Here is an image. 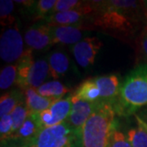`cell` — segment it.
<instances>
[{
  "label": "cell",
  "mask_w": 147,
  "mask_h": 147,
  "mask_svg": "<svg viewBox=\"0 0 147 147\" xmlns=\"http://www.w3.org/2000/svg\"><path fill=\"white\" fill-rule=\"evenodd\" d=\"M93 13L89 21L102 30L119 35H131L142 18V3L137 1H92Z\"/></svg>",
  "instance_id": "obj_1"
},
{
  "label": "cell",
  "mask_w": 147,
  "mask_h": 147,
  "mask_svg": "<svg viewBox=\"0 0 147 147\" xmlns=\"http://www.w3.org/2000/svg\"><path fill=\"white\" fill-rule=\"evenodd\" d=\"M112 105L119 116L131 115L147 105V65H141L128 73Z\"/></svg>",
  "instance_id": "obj_2"
},
{
  "label": "cell",
  "mask_w": 147,
  "mask_h": 147,
  "mask_svg": "<svg viewBox=\"0 0 147 147\" xmlns=\"http://www.w3.org/2000/svg\"><path fill=\"white\" fill-rule=\"evenodd\" d=\"M111 102L104 101L95 110L82 129V146L107 147L112 130L118 126Z\"/></svg>",
  "instance_id": "obj_3"
},
{
  "label": "cell",
  "mask_w": 147,
  "mask_h": 147,
  "mask_svg": "<svg viewBox=\"0 0 147 147\" xmlns=\"http://www.w3.org/2000/svg\"><path fill=\"white\" fill-rule=\"evenodd\" d=\"M82 146V133L66 122L44 127L38 134L31 147H74Z\"/></svg>",
  "instance_id": "obj_4"
},
{
  "label": "cell",
  "mask_w": 147,
  "mask_h": 147,
  "mask_svg": "<svg viewBox=\"0 0 147 147\" xmlns=\"http://www.w3.org/2000/svg\"><path fill=\"white\" fill-rule=\"evenodd\" d=\"M25 53L24 42L18 26H9L0 38V57L7 63L19 61Z\"/></svg>",
  "instance_id": "obj_5"
},
{
  "label": "cell",
  "mask_w": 147,
  "mask_h": 147,
  "mask_svg": "<svg viewBox=\"0 0 147 147\" xmlns=\"http://www.w3.org/2000/svg\"><path fill=\"white\" fill-rule=\"evenodd\" d=\"M72 96V94L64 96L55 101L48 109L38 114L39 120L43 128L61 123L67 119L73 105Z\"/></svg>",
  "instance_id": "obj_6"
},
{
  "label": "cell",
  "mask_w": 147,
  "mask_h": 147,
  "mask_svg": "<svg viewBox=\"0 0 147 147\" xmlns=\"http://www.w3.org/2000/svg\"><path fill=\"white\" fill-rule=\"evenodd\" d=\"M93 11L92 1H86L83 7L53 13L45 21L50 26H84L85 20H89Z\"/></svg>",
  "instance_id": "obj_7"
},
{
  "label": "cell",
  "mask_w": 147,
  "mask_h": 147,
  "mask_svg": "<svg viewBox=\"0 0 147 147\" xmlns=\"http://www.w3.org/2000/svg\"><path fill=\"white\" fill-rule=\"evenodd\" d=\"M102 45V42L97 37H87L73 45L71 51L77 63L83 68H88L94 64Z\"/></svg>",
  "instance_id": "obj_8"
},
{
  "label": "cell",
  "mask_w": 147,
  "mask_h": 147,
  "mask_svg": "<svg viewBox=\"0 0 147 147\" xmlns=\"http://www.w3.org/2000/svg\"><path fill=\"white\" fill-rule=\"evenodd\" d=\"M25 42L30 50H44L53 45L51 26L46 21L32 25L25 33Z\"/></svg>",
  "instance_id": "obj_9"
},
{
  "label": "cell",
  "mask_w": 147,
  "mask_h": 147,
  "mask_svg": "<svg viewBox=\"0 0 147 147\" xmlns=\"http://www.w3.org/2000/svg\"><path fill=\"white\" fill-rule=\"evenodd\" d=\"M72 101L73 105L70 114L65 122H66L74 130L82 133V129L85 123L104 101L98 100L90 102L85 100H74L73 98Z\"/></svg>",
  "instance_id": "obj_10"
},
{
  "label": "cell",
  "mask_w": 147,
  "mask_h": 147,
  "mask_svg": "<svg viewBox=\"0 0 147 147\" xmlns=\"http://www.w3.org/2000/svg\"><path fill=\"white\" fill-rule=\"evenodd\" d=\"M42 128L38 114L30 113L21 127L9 138L25 146L31 147L33 142Z\"/></svg>",
  "instance_id": "obj_11"
},
{
  "label": "cell",
  "mask_w": 147,
  "mask_h": 147,
  "mask_svg": "<svg viewBox=\"0 0 147 147\" xmlns=\"http://www.w3.org/2000/svg\"><path fill=\"white\" fill-rule=\"evenodd\" d=\"M84 26H51L53 43L74 45L83 40Z\"/></svg>",
  "instance_id": "obj_12"
},
{
  "label": "cell",
  "mask_w": 147,
  "mask_h": 147,
  "mask_svg": "<svg viewBox=\"0 0 147 147\" xmlns=\"http://www.w3.org/2000/svg\"><path fill=\"white\" fill-rule=\"evenodd\" d=\"M95 84L100 92V99L103 101L113 102L119 92V80L116 75H105L93 78Z\"/></svg>",
  "instance_id": "obj_13"
},
{
  "label": "cell",
  "mask_w": 147,
  "mask_h": 147,
  "mask_svg": "<svg viewBox=\"0 0 147 147\" xmlns=\"http://www.w3.org/2000/svg\"><path fill=\"white\" fill-rule=\"evenodd\" d=\"M49 75V65L46 59H38L34 61L32 65L27 80V88H32L38 89L44 84Z\"/></svg>",
  "instance_id": "obj_14"
},
{
  "label": "cell",
  "mask_w": 147,
  "mask_h": 147,
  "mask_svg": "<svg viewBox=\"0 0 147 147\" xmlns=\"http://www.w3.org/2000/svg\"><path fill=\"white\" fill-rule=\"evenodd\" d=\"M25 97L30 113L33 114L41 113L48 109L56 101L51 98L42 96L37 92V89L32 88L25 90Z\"/></svg>",
  "instance_id": "obj_15"
},
{
  "label": "cell",
  "mask_w": 147,
  "mask_h": 147,
  "mask_svg": "<svg viewBox=\"0 0 147 147\" xmlns=\"http://www.w3.org/2000/svg\"><path fill=\"white\" fill-rule=\"evenodd\" d=\"M74 100H85L90 102H95L101 100L100 92L95 84L93 78L84 81L75 90L73 96Z\"/></svg>",
  "instance_id": "obj_16"
},
{
  "label": "cell",
  "mask_w": 147,
  "mask_h": 147,
  "mask_svg": "<svg viewBox=\"0 0 147 147\" xmlns=\"http://www.w3.org/2000/svg\"><path fill=\"white\" fill-rule=\"evenodd\" d=\"M47 62L49 65V75L55 79L60 78L61 75L66 73L69 65V58L66 54L60 51L51 53Z\"/></svg>",
  "instance_id": "obj_17"
},
{
  "label": "cell",
  "mask_w": 147,
  "mask_h": 147,
  "mask_svg": "<svg viewBox=\"0 0 147 147\" xmlns=\"http://www.w3.org/2000/svg\"><path fill=\"white\" fill-rule=\"evenodd\" d=\"M34 62V61L30 49L26 50L22 57L17 62V79L16 84L22 89H27V80Z\"/></svg>",
  "instance_id": "obj_18"
},
{
  "label": "cell",
  "mask_w": 147,
  "mask_h": 147,
  "mask_svg": "<svg viewBox=\"0 0 147 147\" xmlns=\"http://www.w3.org/2000/svg\"><path fill=\"white\" fill-rule=\"evenodd\" d=\"M37 92L44 97L51 98L57 101L63 98L69 92V89L61 82L53 80L44 83L37 89Z\"/></svg>",
  "instance_id": "obj_19"
},
{
  "label": "cell",
  "mask_w": 147,
  "mask_h": 147,
  "mask_svg": "<svg viewBox=\"0 0 147 147\" xmlns=\"http://www.w3.org/2000/svg\"><path fill=\"white\" fill-rule=\"evenodd\" d=\"M25 99V95L19 90H12L3 95L0 99V117L10 115L16 105Z\"/></svg>",
  "instance_id": "obj_20"
},
{
  "label": "cell",
  "mask_w": 147,
  "mask_h": 147,
  "mask_svg": "<svg viewBox=\"0 0 147 147\" xmlns=\"http://www.w3.org/2000/svg\"><path fill=\"white\" fill-rule=\"evenodd\" d=\"M13 126H12V133H15L23 124V123L26 121L28 115H30V110L28 109L26 102V99L20 102L16 107L13 110V111L10 114Z\"/></svg>",
  "instance_id": "obj_21"
},
{
  "label": "cell",
  "mask_w": 147,
  "mask_h": 147,
  "mask_svg": "<svg viewBox=\"0 0 147 147\" xmlns=\"http://www.w3.org/2000/svg\"><path fill=\"white\" fill-rule=\"evenodd\" d=\"M17 79V64H10L1 70L0 74V88L5 90L9 88L16 82Z\"/></svg>",
  "instance_id": "obj_22"
},
{
  "label": "cell",
  "mask_w": 147,
  "mask_h": 147,
  "mask_svg": "<svg viewBox=\"0 0 147 147\" xmlns=\"http://www.w3.org/2000/svg\"><path fill=\"white\" fill-rule=\"evenodd\" d=\"M57 0H39L35 2V4L32 7L36 19H44L53 14V9L56 6Z\"/></svg>",
  "instance_id": "obj_23"
},
{
  "label": "cell",
  "mask_w": 147,
  "mask_h": 147,
  "mask_svg": "<svg viewBox=\"0 0 147 147\" xmlns=\"http://www.w3.org/2000/svg\"><path fill=\"white\" fill-rule=\"evenodd\" d=\"M127 137L132 147H147V131L142 127L129 129Z\"/></svg>",
  "instance_id": "obj_24"
},
{
  "label": "cell",
  "mask_w": 147,
  "mask_h": 147,
  "mask_svg": "<svg viewBox=\"0 0 147 147\" xmlns=\"http://www.w3.org/2000/svg\"><path fill=\"white\" fill-rule=\"evenodd\" d=\"M14 2L9 0H1L0 1V18H1V25L3 26H9L12 25L16 21L13 16L14 10Z\"/></svg>",
  "instance_id": "obj_25"
},
{
  "label": "cell",
  "mask_w": 147,
  "mask_h": 147,
  "mask_svg": "<svg viewBox=\"0 0 147 147\" xmlns=\"http://www.w3.org/2000/svg\"><path fill=\"white\" fill-rule=\"evenodd\" d=\"M107 147H132L127 136L115 127L110 133Z\"/></svg>",
  "instance_id": "obj_26"
},
{
  "label": "cell",
  "mask_w": 147,
  "mask_h": 147,
  "mask_svg": "<svg viewBox=\"0 0 147 147\" xmlns=\"http://www.w3.org/2000/svg\"><path fill=\"white\" fill-rule=\"evenodd\" d=\"M85 3L86 1H79V0H57L56 6L53 9V14L56 12L79 9L84 7Z\"/></svg>",
  "instance_id": "obj_27"
},
{
  "label": "cell",
  "mask_w": 147,
  "mask_h": 147,
  "mask_svg": "<svg viewBox=\"0 0 147 147\" xmlns=\"http://www.w3.org/2000/svg\"><path fill=\"white\" fill-rule=\"evenodd\" d=\"M12 126L13 123L11 115L1 117L0 119V137L1 140H5L11 137L12 133Z\"/></svg>",
  "instance_id": "obj_28"
},
{
  "label": "cell",
  "mask_w": 147,
  "mask_h": 147,
  "mask_svg": "<svg viewBox=\"0 0 147 147\" xmlns=\"http://www.w3.org/2000/svg\"><path fill=\"white\" fill-rule=\"evenodd\" d=\"M140 52L142 58L146 62V65H147V26L142 32V34L140 37Z\"/></svg>",
  "instance_id": "obj_29"
},
{
  "label": "cell",
  "mask_w": 147,
  "mask_h": 147,
  "mask_svg": "<svg viewBox=\"0 0 147 147\" xmlns=\"http://www.w3.org/2000/svg\"><path fill=\"white\" fill-rule=\"evenodd\" d=\"M1 147H26L20 143L16 142L13 139H5V140H1Z\"/></svg>",
  "instance_id": "obj_30"
},
{
  "label": "cell",
  "mask_w": 147,
  "mask_h": 147,
  "mask_svg": "<svg viewBox=\"0 0 147 147\" xmlns=\"http://www.w3.org/2000/svg\"><path fill=\"white\" fill-rule=\"evenodd\" d=\"M135 118L137 119L138 126L142 127L144 130H146L147 131V116L135 115Z\"/></svg>",
  "instance_id": "obj_31"
},
{
  "label": "cell",
  "mask_w": 147,
  "mask_h": 147,
  "mask_svg": "<svg viewBox=\"0 0 147 147\" xmlns=\"http://www.w3.org/2000/svg\"><path fill=\"white\" fill-rule=\"evenodd\" d=\"M74 147H83L82 146H74Z\"/></svg>",
  "instance_id": "obj_32"
},
{
  "label": "cell",
  "mask_w": 147,
  "mask_h": 147,
  "mask_svg": "<svg viewBox=\"0 0 147 147\" xmlns=\"http://www.w3.org/2000/svg\"><path fill=\"white\" fill-rule=\"evenodd\" d=\"M146 5H147V2H146Z\"/></svg>",
  "instance_id": "obj_33"
}]
</instances>
